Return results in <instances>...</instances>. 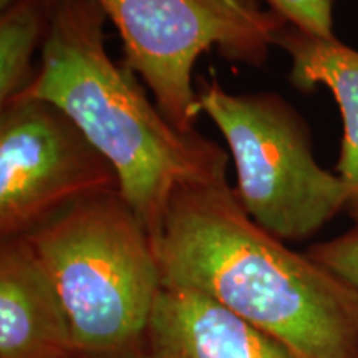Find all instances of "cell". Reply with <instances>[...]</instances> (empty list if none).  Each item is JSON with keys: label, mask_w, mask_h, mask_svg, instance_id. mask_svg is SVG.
Here are the masks:
<instances>
[{"label": "cell", "mask_w": 358, "mask_h": 358, "mask_svg": "<svg viewBox=\"0 0 358 358\" xmlns=\"http://www.w3.org/2000/svg\"><path fill=\"white\" fill-rule=\"evenodd\" d=\"M122 191L113 164L50 101L13 98L0 113V236H27L78 201Z\"/></svg>", "instance_id": "8992f818"}, {"label": "cell", "mask_w": 358, "mask_h": 358, "mask_svg": "<svg viewBox=\"0 0 358 358\" xmlns=\"http://www.w3.org/2000/svg\"><path fill=\"white\" fill-rule=\"evenodd\" d=\"M306 254L358 294V226L332 241L312 245Z\"/></svg>", "instance_id": "8fae6325"}, {"label": "cell", "mask_w": 358, "mask_h": 358, "mask_svg": "<svg viewBox=\"0 0 358 358\" xmlns=\"http://www.w3.org/2000/svg\"><path fill=\"white\" fill-rule=\"evenodd\" d=\"M268 7L303 32L324 38L334 35L335 0H266Z\"/></svg>", "instance_id": "7c38bea8"}, {"label": "cell", "mask_w": 358, "mask_h": 358, "mask_svg": "<svg viewBox=\"0 0 358 358\" xmlns=\"http://www.w3.org/2000/svg\"><path fill=\"white\" fill-rule=\"evenodd\" d=\"M272 45L292 58L290 82L295 88L324 85L332 92L343 120L337 176L348 189V213L358 226V52L337 38L307 34L289 22L274 35Z\"/></svg>", "instance_id": "9c48e42d"}, {"label": "cell", "mask_w": 358, "mask_h": 358, "mask_svg": "<svg viewBox=\"0 0 358 358\" xmlns=\"http://www.w3.org/2000/svg\"><path fill=\"white\" fill-rule=\"evenodd\" d=\"M0 358H78L60 294L25 236L0 244Z\"/></svg>", "instance_id": "52a82bcc"}, {"label": "cell", "mask_w": 358, "mask_h": 358, "mask_svg": "<svg viewBox=\"0 0 358 358\" xmlns=\"http://www.w3.org/2000/svg\"><path fill=\"white\" fill-rule=\"evenodd\" d=\"M155 248L163 287L208 295L299 358H358V294L254 222L226 179L179 186Z\"/></svg>", "instance_id": "6da1fadb"}, {"label": "cell", "mask_w": 358, "mask_h": 358, "mask_svg": "<svg viewBox=\"0 0 358 358\" xmlns=\"http://www.w3.org/2000/svg\"><path fill=\"white\" fill-rule=\"evenodd\" d=\"M198 110L229 146L245 213L277 239H307L347 208L345 182L317 163L307 123L279 95L203 82Z\"/></svg>", "instance_id": "277c9868"}, {"label": "cell", "mask_w": 358, "mask_h": 358, "mask_svg": "<svg viewBox=\"0 0 358 358\" xmlns=\"http://www.w3.org/2000/svg\"><path fill=\"white\" fill-rule=\"evenodd\" d=\"M25 237L60 294L78 358H150L163 277L153 237L122 191L78 201Z\"/></svg>", "instance_id": "3957f363"}, {"label": "cell", "mask_w": 358, "mask_h": 358, "mask_svg": "<svg viewBox=\"0 0 358 358\" xmlns=\"http://www.w3.org/2000/svg\"><path fill=\"white\" fill-rule=\"evenodd\" d=\"M13 2H17V0H0V7H2V10H6L8 6H12Z\"/></svg>", "instance_id": "4fadbf2b"}, {"label": "cell", "mask_w": 358, "mask_h": 358, "mask_svg": "<svg viewBox=\"0 0 358 358\" xmlns=\"http://www.w3.org/2000/svg\"><path fill=\"white\" fill-rule=\"evenodd\" d=\"M123 40L124 64L145 80L155 103L181 131H194L192 71L211 48L262 65L285 20L259 0H96Z\"/></svg>", "instance_id": "5b68a950"}, {"label": "cell", "mask_w": 358, "mask_h": 358, "mask_svg": "<svg viewBox=\"0 0 358 358\" xmlns=\"http://www.w3.org/2000/svg\"><path fill=\"white\" fill-rule=\"evenodd\" d=\"M60 0H17L0 17V101L19 96L37 77L34 53L43 47Z\"/></svg>", "instance_id": "30bf717a"}, {"label": "cell", "mask_w": 358, "mask_h": 358, "mask_svg": "<svg viewBox=\"0 0 358 358\" xmlns=\"http://www.w3.org/2000/svg\"><path fill=\"white\" fill-rule=\"evenodd\" d=\"M106 20L96 0H60L37 77L15 98L50 101L70 116L113 164L123 198L156 241L173 192L224 181L229 156L196 129L174 127L148 100L134 71L111 60Z\"/></svg>", "instance_id": "7a4b0ae2"}, {"label": "cell", "mask_w": 358, "mask_h": 358, "mask_svg": "<svg viewBox=\"0 0 358 358\" xmlns=\"http://www.w3.org/2000/svg\"><path fill=\"white\" fill-rule=\"evenodd\" d=\"M150 358H299L284 343L194 290L163 287L148 327Z\"/></svg>", "instance_id": "ba28073f"}]
</instances>
